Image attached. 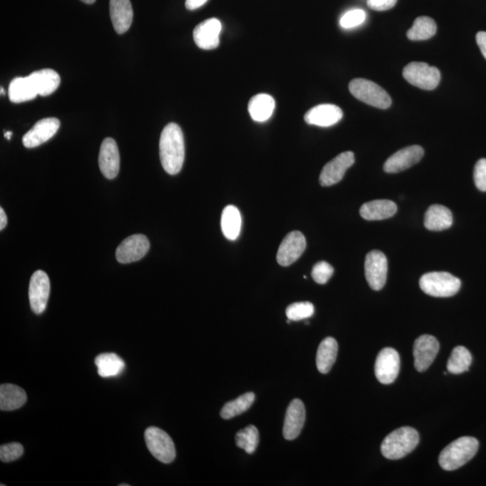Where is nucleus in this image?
I'll return each instance as SVG.
<instances>
[{
    "label": "nucleus",
    "mask_w": 486,
    "mask_h": 486,
    "mask_svg": "<svg viewBox=\"0 0 486 486\" xmlns=\"http://www.w3.org/2000/svg\"><path fill=\"white\" fill-rule=\"evenodd\" d=\"M1 90V95H3V94L5 95V90H3V87H1V90Z\"/></svg>",
    "instance_id": "nucleus-46"
},
{
    "label": "nucleus",
    "mask_w": 486,
    "mask_h": 486,
    "mask_svg": "<svg viewBox=\"0 0 486 486\" xmlns=\"http://www.w3.org/2000/svg\"><path fill=\"white\" fill-rule=\"evenodd\" d=\"M306 240L298 231H292L284 238L277 250V262L282 267L295 263L305 250Z\"/></svg>",
    "instance_id": "nucleus-13"
},
{
    "label": "nucleus",
    "mask_w": 486,
    "mask_h": 486,
    "mask_svg": "<svg viewBox=\"0 0 486 486\" xmlns=\"http://www.w3.org/2000/svg\"><path fill=\"white\" fill-rule=\"evenodd\" d=\"M344 112L340 107L332 104H322L312 107L305 114V121L310 126L329 127L340 122Z\"/></svg>",
    "instance_id": "nucleus-19"
},
{
    "label": "nucleus",
    "mask_w": 486,
    "mask_h": 486,
    "mask_svg": "<svg viewBox=\"0 0 486 486\" xmlns=\"http://www.w3.org/2000/svg\"><path fill=\"white\" fill-rule=\"evenodd\" d=\"M453 215L451 211L444 205H433L429 207L424 218L427 229L434 231H444L451 227Z\"/></svg>",
    "instance_id": "nucleus-24"
},
{
    "label": "nucleus",
    "mask_w": 486,
    "mask_h": 486,
    "mask_svg": "<svg viewBox=\"0 0 486 486\" xmlns=\"http://www.w3.org/2000/svg\"><path fill=\"white\" fill-rule=\"evenodd\" d=\"M259 430L254 425H249L236 434V442L240 449L245 450L248 454L255 452L259 445Z\"/></svg>",
    "instance_id": "nucleus-34"
},
{
    "label": "nucleus",
    "mask_w": 486,
    "mask_h": 486,
    "mask_svg": "<svg viewBox=\"0 0 486 486\" xmlns=\"http://www.w3.org/2000/svg\"><path fill=\"white\" fill-rule=\"evenodd\" d=\"M420 442L419 433L411 427L394 430L384 439L381 445L382 454L388 459L404 458L415 449Z\"/></svg>",
    "instance_id": "nucleus-3"
},
{
    "label": "nucleus",
    "mask_w": 486,
    "mask_h": 486,
    "mask_svg": "<svg viewBox=\"0 0 486 486\" xmlns=\"http://www.w3.org/2000/svg\"><path fill=\"white\" fill-rule=\"evenodd\" d=\"M388 263L386 255L379 250H371L365 260V276L370 288L379 291L386 285Z\"/></svg>",
    "instance_id": "nucleus-8"
},
{
    "label": "nucleus",
    "mask_w": 486,
    "mask_h": 486,
    "mask_svg": "<svg viewBox=\"0 0 486 486\" xmlns=\"http://www.w3.org/2000/svg\"><path fill=\"white\" fill-rule=\"evenodd\" d=\"M476 42L482 51V54L486 59V32H478L476 35Z\"/></svg>",
    "instance_id": "nucleus-41"
},
{
    "label": "nucleus",
    "mask_w": 486,
    "mask_h": 486,
    "mask_svg": "<svg viewBox=\"0 0 486 486\" xmlns=\"http://www.w3.org/2000/svg\"><path fill=\"white\" fill-rule=\"evenodd\" d=\"M9 99L11 102L18 104L35 99L38 96L30 78H15L9 85Z\"/></svg>",
    "instance_id": "nucleus-28"
},
{
    "label": "nucleus",
    "mask_w": 486,
    "mask_h": 486,
    "mask_svg": "<svg viewBox=\"0 0 486 486\" xmlns=\"http://www.w3.org/2000/svg\"><path fill=\"white\" fill-rule=\"evenodd\" d=\"M27 393L21 387L12 384H3L0 387V409L1 411H15L21 408L27 402Z\"/></svg>",
    "instance_id": "nucleus-25"
},
{
    "label": "nucleus",
    "mask_w": 486,
    "mask_h": 486,
    "mask_svg": "<svg viewBox=\"0 0 486 486\" xmlns=\"http://www.w3.org/2000/svg\"><path fill=\"white\" fill-rule=\"evenodd\" d=\"M6 224H8V217H6L4 209L1 207L0 208V230H4Z\"/></svg>",
    "instance_id": "nucleus-43"
},
{
    "label": "nucleus",
    "mask_w": 486,
    "mask_h": 486,
    "mask_svg": "<svg viewBox=\"0 0 486 486\" xmlns=\"http://www.w3.org/2000/svg\"><path fill=\"white\" fill-rule=\"evenodd\" d=\"M241 215L234 205L225 207L221 218V228L226 239L236 241L240 236L241 230Z\"/></svg>",
    "instance_id": "nucleus-29"
},
{
    "label": "nucleus",
    "mask_w": 486,
    "mask_h": 486,
    "mask_svg": "<svg viewBox=\"0 0 486 486\" xmlns=\"http://www.w3.org/2000/svg\"><path fill=\"white\" fill-rule=\"evenodd\" d=\"M145 438L147 448L156 459L164 464L174 461L175 444L167 432L157 427H150L145 430Z\"/></svg>",
    "instance_id": "nucleus-6"
},
{
    "label": "nucleus",
    "mask_w": 486,
    "mask_h": 486,
    "mask_svg": "<svg viewBox=\"0 0 486 486\" xmlns=\"http://www.w3.org/2000/svg\"><path fill=\"white\" fill-rule=\"evenodd\" d=\"M478 448V439L473 437H462L442 450L439 458V465L446 471L456 470L474 458Z\"/></svg>",
    "instance_id": "nucleus-2"
},
{
    "label": "nucleus",
    "mask_w": 486,
    "mask_h": 486,
    "mask_svg": "<svg viewBox=\"0 0 486 486\" xmlns=\"http://www.w3.org/2000/svg\"><path fill=\"white\" fill-rule=\"evenodd\" d=\"M397 212V205L394 202L379 199L367 202L360 207L362 218L367 221H379L394 217Z\"/></svg>",
    "instance_id": "nucleus-22"
},
{
    "label": "nucleus",
    "mask_w": 486,
    "mask_h": 486,
    "mask_svg": "<svg viewBox=\"0 0 486 486\" xmlns=\"http://www.w3.org/2000/svg\"><path fill=\"white\" fill-rule=\"evenodd\" d=\"M149 250L150 241L145 236L135 234L129 236L117 247V262L122 264L138 262L148 253Z\"/></svg>",
    "instance_id": "nucleus-11"
},
{
    "label": "nucleus",
    "mask_w": 486,
    "mask_h": 486,
    "mask_svg": "<svg viewBox=\"0 0 486 486\" xmlns=\"http://www.w3.org/2000/svg\"><path fill=\"white\" fill-rule=\"evenodd\" d=\"M400 371V356L392 348H384L378 354L375 373L381 384H389L396 381Z\"/></svg>",
    "instance_id": "nucleus-10"
},
{
    "label": "nucleus",
    "mask_w": 486,
    "mask_h": 486,
    "mask_svg": "<svg viewBox=\"0 0 486 486\" xmlns=\"http://www.w3.org/2000/svg\"><path fill=\"white\" fill-rule=\"evenodd\" d=\"M61 122L54 117H49L38 121L30 131H28L23 137V145L25 148H35L42 143L47 142L56 135L60 128Z\"/></svg>",
    "instance_id": "nucleus-15"
},
{
    "label": "nucleus",
    "mask_w": 486,
    "mask_h": 486,
    "mask_svg": "<svg viewBox=\"0 0 486 486\" xmlns=\"http://www.w3.org/2000/svg\"><path fill=\"white\" fill-rule=\"evenodd\" d=\"M355 156L352 152H345L332 159L322 169L320 175V184L322 187H331L344 178L346 171L354 164Z\"/></svg>",
    "instance_id": "nucleus-12"
},
{
    "label": "nucleus",
    "mask_w": 486,
    "mask_h": 486,
    "mask_svg": "<svg viewBox=\"0 0 486 486\" xmlns=\"http://www.w3.org/2000/svg\"><path fill=\"white\" fill-rule=\"evenodd\" d=\"M356 99L377 109H387L392 105V99L386 90L377 83L365 79H355L348 86Z\"/></svg>",
    "instance_id": "nucleus-5"
},
{
    "label": "nucleus",
    "mask_w": 486,
    "mask_h": 486,
    "mask_svg": "<svg viewBox=\"0 0 486 486\" xmlns=\"http://www.w3.org/2000/svg\"><path fill=\"white\" fill-rule=\"evenodd\" d=\"M420 288L434 298H450L459 291L461 281L448 272H430L420 277Z\"/></svg>",
    "instance_id": "nucleus-4"
},
{
    "label": "nucleus",
    "mask_w": 486,
    "mask_h": 486,
    "mask_svg": "<svg viewBox=\"0 0 486 486\" xmlns=\"http://www.w3.org/2000/svg\"><path fill=\"white\" fill-rule=\"evenodd\" d=\"M424 155L423 147L413 145L406 147L388 158L384 165V171L390 174L399 173L417 164Z\"/></svg>",
    "instance_id": "nucleus-16"
},
{
    "label": "nucleus",
    "mask_w": 486,
    "mask_h": 486,
    "mask_svg": "<svg viewBox=\"0 0 486 486\" xmlns=\"http://www.w3.org/2000/svg\"><path fill=\"white\" fill-rule=\"evenodd\" d=\"M95 364L101 377H114L119 376L126 368V363L122 358L116 353H103L97 356Z\"/></svg>",
    "instance_id": "nucleus-30"
},
{
    "label": "nucleus",
    "mask_w": 486,
    "mask_h": 486,
    "mask_svg": "<svg viewBox=\"0 0 486 486\" xmlns=\"http://www.w3.org/2000/svg\"><path fill=\"white\" fill-rule=\"evenodd\" d=\"M437 32L436 22L429 16H420L414 21L412 28L407 32V37L412 41L428 40Z\"/></svg>",
    "instance_id": "nucleus-31"
},
{
    "label": "nucleus",
    "mask_w": 486,
    "mask_h": 486,
    "mask_svg": "<svg viewBox=\"0 0 486 486\" xmlns=\"http://www.w3.org/2000/svg\"><path fill=\"white\" fill-rule=\"evenodd\" d=\"M50 290V279L47 273L37 270L32 274L28 295L31 308L35 314L41 315L47 309Z\"/></svg>",
    "instance_id": "nucleus-9"
},
{
    "label": "nucleus",
    "mask_w": 486,
    "mask_h": 486,
    "mask_svg": "<svg viewBox=\"0 0 486 486\" xmlns=\"http://www.w3.org/2000/svg\"><path fill=\"white\" fill-rule=\"evenodd\" d=\"M397 0H367L368 8L376 11H386L396 5Z\"/></svg>",
    "instance_id": "nucleus-40"
},
{
    "label": "nucleus",
    "mask_w": 486,
    "mask_h": 486,
    "mask_svg": "<svg viewBox=\"0 0 486 486\" xmlns=\"http://www.w3.org/2000/svg\"><path fill=\"white\" fill-rule=\"evenodd\" d=\"M99 163L104 177L107 179L117 177L120 171V155L115 140H104L100 147Z\"/></svg>",
    "instance_id": "nucleus-18"
},
{
    "label": "nucleus",
    "mask_w": 486,
    "mask_h": 486,
    "mask_svg": "<svg viewBox=\"0 0 486 486\" xmlns=\"http://www.w3.org/2000/svg\"><path fill=\"white\" fill-rule=\"evenodd\" d=\"M334 269L332 265L325 262L316 263L312 270V277L320 285H324L334 275Z\"/></svg>",
    "instance_id": "nucleus-37"
},
{
    "label": "nucleus",
    "mask_w": 486,
    "mask_h": 486,
    "mask_svg": "<svg viewBox=\"0 0 486 486\" xmlns=\"http://www.w3.org/2000/svg\"><path fill=\"white\" fill-rule=\"evenodd\" d=\"M472 363L470 351L463 346H458L453 350L449 358L446 368L449 373L458 375L468 371Z\"/></svg>",
    "instance_id": "nucleus-32"
},
{
    "label": "nucleus",
    "mask_w": 486,
    "mask_h": 486,
    "mask_svg": "<svg viewBox=\"0 0 486 486\" xmlns=\"http://www.w3.org/2000/svg\"><path fill=\"white\" fill-rule=\"evenodd\" d=\"M35 89L42 97L50 96L60 86L61 78L56 71L51 68L35 71L28 76Z\"/></svg>",
    "instance_id": "nucleus-23"
},
{
    "label": "nucleus",
    "mask_w": 486,
    "mask_h": 486,
    "mask_svg": "<svg viewBox=\"0 0 486 486\" xmlns=\"http://www.w3.org/2000/svg\"><path fill=\"white\" fill-rule=\"evenodd\" d=\"M255 401V394L246 393L237 398V399L227 403L221 411V418L230 420L249 410Z\"/></svg>",
    "instance_id": "nucleus-33"
},
{
    "label": "nucleus",
    "mask_w": 486,
    "mask_h": 486,
    "mask_svg": "<svg viewBox=\"0 0 486 486\" xmlns=\"http://www.w3.org/2000/svg\"><path fill=\"white\" fill-rule=\"evenodd\" d=\"M439 351L438 340L432 335H422L414 342V367L419 372L428 370Z\"/></svg>",
    "instance_id": "nucleus-14"
},
{
    "label": "nucleus",
    "mask_w": 486,
    "mask_h": 486,
    "mask_svg": "<svg viewBox=\"0 0 486 486\" xmlns=\"http://www.w3.org/2000/svg\"><path fill=\"white\" fill-rule=\"evenodd\" d=\"M4 136L6 139L11 140L12 137V132H6Z\"/></svg>",
    "instance_id": "nucleus-44"
},
{
    "label": "nucleus",
    "mask_w": 486,
    "mask_h": 486,
    "mask_svg": "<svg viewBox=\"0 0 486 486\" xmlns=\"http://www.w3.org/2000/svg\"><path fill=\"white\" fill-rule=\"evenodd\" d=\"M338 350V342L334 338H325L321 342L316 355V366L320 373L327 374L332 370L337 358Z\"/></svg>",
    "instance_id": "nucleus-27"
},
{
    "label": "nucleus",
    "mask_w": 486,
    "mask_h": 486,
    "mask_svg": "<svg viewBox=\"0 0 486 486\" xmlns=\"http://www.w3.org/2000/svg\"><path fill=\"white\" fill-rule=\"evenodd\" d=\"M305 422V404L300 399L293 400L286 411L283 435L286 439L293 440L301 433Z\"/></svg>",
    "instance_id": "nucleus-20"
},
{
    "label": "nucleus",
    "mask_w": 486,
    "mask_h": 486,
    "mask_svg": "<svg viewBox=\"0 0 486 486\" xmlns=\"http://www.w3.org/2000/svg\"><path fill=\"white\" fill-rule=\"evenodd\" d=\"M208 0H186V8L188 11H195L201 6H203Z\"/></svg>",
    "instance_id": "nucleus-42"
},
{
    "label": "nucleus",
    "mask_w": 486,
    "mask_h": 486,
    "mask_svg": "<svg viewBox=\"0 0 486 486\" xmlns=\"http://www.w3.org/2000/svg\"><path fill=\"white\" fill-rule=\"evenodd\" d=\"M24 454V446L20 443H9L0 448V459L2 462L8 463L21 458Z\"/></svg>",
    "instance_id": "nucleus-38"
},
{
    "label": "nucleus",
    "mask_w": 486,
    "mask_h": 486,
    "mask_svg": "<svg viewBox=\"0 0 486 486\" xmlns=\"http://www.w3.org/2000/svg\"><path fill=\"white\" fill-rule=\"evenodd\" d=\"M110 16L117 34H125L131 28L133 19L131 1L130 0H110Z\"/></svg>",
    "instance_id": "nucleus-21"
},
{
    "label": "nucleus",
    "mask_w": 486,
    "mask_h": 486,
    "mask_svg": "<svg viewBox=\"0 0 486 486\" xmlns=\"http://www.w3.org/2000/svg\"><path fill=\"white\" fill-rule=\"evenodd\" d=\"M159 158L164 171L169 175L181 172L185 161L183 132L177 123L165 126L159 139Z\"/></svg>",
    "instance_id": "nucleus-1"
},
{
    "label": "nucleus",
    "mask_w": 486,
    "mask_h": 486,
    "mask_svg": "<svg viewBox=\"0 0 486 486\" xmlns=\"http://www.w3.org/2000/svg\"><path fill=\"white\" fill-rule=\"evenodd\" d=\"M315 314V306L310 302L295 303L290 305L286 310V315L288 320L293 322L312 317Z\"/></svg>",
    "instance_id": "nucleus-35"
},
{
    "label": "nucleus",
    "mask_w": 486,
    "mask_h": 486,
    "mask_svg": "<svg viewBox=\"0 0 486 486\" xmlns=\"http://www.w3.org/2000/svg\"><path fill=\"white\" fill-rule=\"evenodd\" d=\"M221 23L219 19L209 18L200 23L194 29L195 44L203 50H214L219 47Z\"/></svg>",
    "instance_id": "nucleus-17"
},
{
    "label": "nucleus",
    "mask_w": 486,
    "mask_h": 486,
    "mask_svg": "<svg viewBox=\"0 0 486 486\" xmlns=\"http://www.w3.org/2000/svg\"><path fill=\"white\" fill-rule=\"evenodd\" d=\"M366 18L367 14L363 9H351L341 16L340 25L342 28L351 29L363 24Z\"/></svg>",
    "instance_id": "nucleus-36"
},
{
    "label": "nucleus",
    "mask_w": 486,
    "mask_h": 486,
    "mask_svg": "<svg viewBox=\"0 0 486 486\" xmlns=\"http://www.w3.org/2000/svg\"><path fill=\"white\" fill-rule=\"evenodd\" d=\"M276 103L270 95L257 94L250 100L249 113L255 122L263 123L272 116Z\"/></svg>",
    "instance_id": "nucleus-26"
},
{
    "label": "nucleus",
    "mask_w": 486,
    "mask_h": 486,
    "mask_svg": "<svg viewBox=\"0 0 486 486\" xmlns=\"http://www.w3.org/2000/svg\"><path fill=\"white\" fill-rule=\"evenodd\" d=\"M403 76L408 83L424 90H435L440 81V71L438 68L418 61L408 64L403 68Z\"/></svg>",
    "instance_id": "nucleus-7"
},
{
    "label": "nucleus",
    "mask_w": 486,
    "mask_h": 486,
    "mask_svg": "<svg viewBox=\"0 0 486 486\" xmlns=\"http://www.w3.org/2000/svg\"><path fill=\"white\" fill-rule=\"evenodd\" d=\"M81 1L86 3V4H93L96 0H81Z\"/></svg>",
    "instance_id": "nucleus-45"
},
{
    "label": "nucleus",
    "mask_w": 486,
    "mask_h": 486,
    "mask_svg": "<svg viewBox=\"0 0 486 486\" xmlns=\"http://www.w3.org/2000/svg\"><path fill=\"white\" fill-rule=\"evenodd\" d=\"M474 181L476 188L486 192V159H479L475 166Z\"/></svg>",
    "instance_id": "nucleus-39"
}]
</instances>
